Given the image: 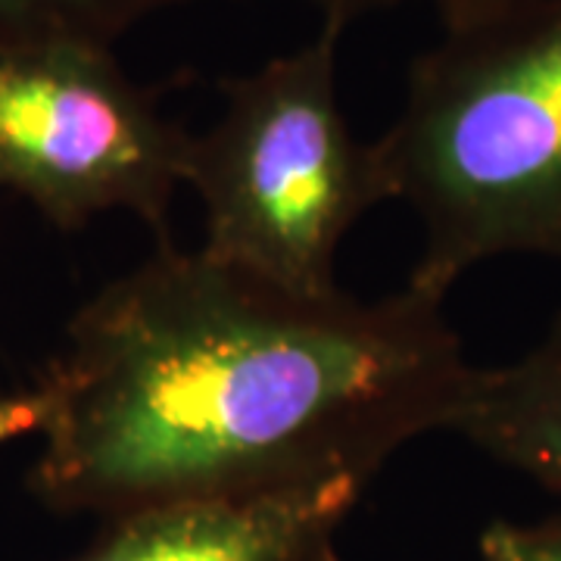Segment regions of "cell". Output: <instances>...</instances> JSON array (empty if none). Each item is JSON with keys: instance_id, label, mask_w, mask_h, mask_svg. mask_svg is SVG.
Listing matches in <instances>:
<instances>
[{"instance_id": "1", "label": "cell", "mask_w": 561, "mask_h": 561, "mask_svg": "<svg viewBox=\"0 0 561 561\" xmlns=\"http://www.w3.org/2000/svg\"><path fill=\"white\" fill-rule=\"evenodd\" d=\"M440 297L300 294L160 241L69 321L28 486L113 518L165 502L368 486L453 431L474 381Z\"/></svg>"}, {"instance_id": "2", "label": "cell", "mask_w": 561, "mask_h": 561, "mask_svg": "<svg viewBox=\"0 0 561 561\" xmlns=\"http://www.w3.org/2000/svg\"><path fill=\"white\" fill-rule=\"evenodd\" d=\"M375 150L421 221L409 287L446 300L490 260L561 265V0L443 25Z\"/></svg>"}, {"instance_id": "3", "label": "cell", "mask_w": 561, "mask_h": 561, "mask_svg": "<svg viewBox=\"0 0 561 561\" xmlns=\"http://www.w3.org/2000/svg\"><path fill=\"white\" fill-rule=\"evenodd\" d=\"M341 35L324 22L297 50L221 81L219 119L187 144L184 184L206 213L203 253L300 294L337 290L346 234L390 201L375 144L343 116Z\"/></svg>"}, {"instance_id": "4", "label": "cell", "mask_w": 561, "mask_h": 561, "mask_svg": "<svg viewBox=\"0 0 561 561\" xmlns=\"http://www.w3.org/2000/svg\"><path fill=\"white\" fill-rule=\"evenodd\" d=\"M191 135L131 79L110 44L0 47V191L60 231L131 213L165 241Z\"/></svg>"}, {"instance_id": "5", "label": "cell", "mask_w": 561, "mask_h": 561, "mask_svg": "<svg viewBox=\"0 0 561 561\" xmlns=\"http://www.w3.org/2000/svg\"><path fill=\"white\" fill-rule=\"evenodd\" d=\"M362 493L356 483H331L147 505L103 518L98 537L62 561H343L337 540Z\"/></svg>"}, {"instance_id": "6", "label": "cell", "mask_w": 561, "mask_h": 561, "mask_svg": "<svg viewBox=\"0 0 561 561\" xmlns=\"http://www.w3.org/2000/svg\"><path fill=\"white\" fill-rule=\"evenodd\" d=\"M453 434L561 500V312L524 356L474 371Z\"/></svg>"}, {"instance_id": "7", "label": "cell", "mask_w": 561, "mask_h": 561, "mask_svg": "<svg viewBox=\"0 0 561 561\" xmlns=\"http://www.w3.org/2000/svg\"><path fill=\"white\" fill-rule=\"evenodd\" d=\"M201 0H0V47L41 41L110 44L153 13Z\"/></svg>"}, {"instance_id": "8", "label": "cell", "mask_w": 561, "mask_h": 561, "mask_svg": "<svg viewBox=\"0 0 561 561\" xmlns=\"http://www.w3.org/2000/svg\"><path fill=\"white\" fill-rule=\"evenodd\" d=\"M478 549L483 561H561V505L530 522H490L483 527Z\"/></svg>"}, {"instance_id": "9", "label": "cell", "mask_w": 561, "mask_h": 561, "mask_svg": "<svg viewBox=\"0 0 561 561\" xmlns=\"http://www.w3.org/2000/svg\"><path fill=\"white\" fill-rule=\"evenodd\" d=\"M316 10L321 13V20L328 25H337L346 32V25H353L362 16H371V13H381V10H393L402 3H415V0H309ZM431 3L437 13H440L443 25H453V22L478 20L486 13H496L505 10L512 3H522V0H424Z\"/></svg>"}, {"instance_id": "10", "label": "cell", "mask_w": 561, "mask_h": 561, "mask_svg": "<svg viewBox=\"0 0 561 561\" xmlns=\"http://www.w3.org/2000/svg\"><path fill=\"white\" fill-rule=\"evenodd\" d=\"M44 419H47V393L38 381L28 390L0 393V446L28 434H41Z\"/></svg>"}]
</instances>
